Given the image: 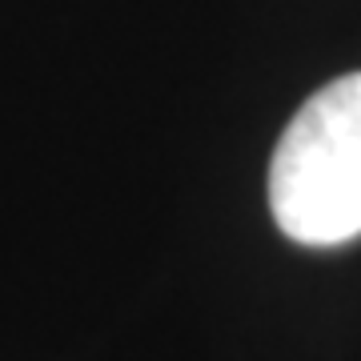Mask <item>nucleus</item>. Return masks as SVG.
<instances>
[{"label": "nucleus", "mask_w": 361, "mask_h": 361, "mask_svg": "<svg viewBox=\"0 0 361 361\" xmlns=\"http://www.w3.org/2000/svg\"><path fill=\"white\" fill-rule=\"evenodd\" d=\"M269 209L297 245L361 237V73L329 80L297 109L269 161Z\"/></svg>", "instance_id": "1"}]
</instances>
